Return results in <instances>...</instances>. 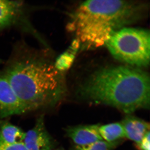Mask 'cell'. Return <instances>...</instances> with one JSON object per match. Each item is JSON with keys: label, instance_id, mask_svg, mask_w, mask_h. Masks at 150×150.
<instances>
[{"label": "cell", "instance_id": "obj_1", "mask_svg": "<svg viewBox=\"0 0 150 150\" xmlns=\"http://www.w3.org/2000/svg\"><path fill=\"white\" fill-rule=\"evenodd\" d=\"M3 74L28 111L53 107L67 92L63 72L47 56L38 52L20 51Z\"/></svg>", "mask_w": 150, "mask_h": 150}, {"label": "cell", "instance_id": "obj_2", "mask_svg": "<svg viewBox=\"0 0 150 150\" xmlns=\"http://www.w3.org/2000/svg\"><path fill=\"white\" fill-rule=\"evenodd\" d=\"M79 93L90 102L130 114L149 108V76L130 66L105 67L90 75L80 86Z\"/></svg>", "mask_w": 150, "mask_h": 150}, {"label": "cell", "instance_id": "obj_3", "mask_svg": "<svg viewBox=\"0 0 150 150\" xmlns=\"http://www.w3.org/2000/svg\"><path fill=\"white\" fill-rule=\"evenodd\" d=\"M147 7L137 1H85L74 11L67 28L80 46L97 48L105 45L117 30L139 20Z\"/></svg>", "mask_w": 150, "mask_h": 150}, {"label": "cell", "instance_id": "obj_4", "mask_svg": "<svg viewBox=\"0 0 150 150\" xmlns=\"http://www.w3.org/2000/svg\"><path fill=\"white\" fill-rule=\"evenodd\" d=\"M150 38L149 30L124 27L113 33L105 45L118 61L147 67L150 63Z\"/></svg>", "mask_w": 150, "mask_h": 150}, {"label": "cell", "instance_id": "obj_5", "mask_svg": "<svg viewBox=\"0 0 150 150\" xmlns=\"http://www.w3.org/2000/svg\"><path fill=\"white\" fill-rule=\"evenodd\" d=\"M27 112L5 76L0 74V118Z\"/></svg>", "mask_w": 150, "mask_h": 150}, {"label": "cell", "instance_id": "obj_6", "mask_svg": "<svg viewBox=\"0 0 150 150\" xmlns=\"http://www.w3.org/2000/svg\"><path fill=\"white\" fill-rule=\"evenodd\" d=\"M23 143L27 150H51L54 140L46 130L43 116L37 119L33 129L25 133Z\"/></svg>", "mask_w": 150, "mask_h": 150}, {"label": "cell", "instance_id": "obj_7", "mask_svg": "<svg viewBox=\"0 0 150 150\" xmlns=\"http://www.w3.org/2000/svg\"><path fill=\"white\" fill-rule=\"evenodd\" d=\"M99 126L91 125L70 127L67 129V134L76 146H86L103 140L99 132Z\"/></svg>", "mask_w": 150, "mask_h": 150}, {"label": "cell", "instance_id": "obj_8", "mask_svg": "<svg viewBox=\"0 0 150 150\" xmlns=\"http://www.w3.org/2000/svg\"><path fill=\"white\" fill-rule=\"evenodd\" d=\"M23 5L20 1L0 0V30L18 23L23 14Z\"/></svg>", "mask_w": 150, "mask_h": 150}, {"label": "cell", "instance_id": "obj_9", "mask_svg": "<svg viewBox=\"0 0 150 150\" xmlns=\"http://www.w3.org/2000/svg\"><path fill=\"white\" fill-rule=\"evenodd\" d=\"M121 124L126 137L135 142L137 145L139 144L145 134L150 130L149 123L132 115L126 116Z\"/></svg>", "mask_w": 150, "mask_h": 150}, {"label": "cell", "instance_id": "obj_10", "mask_svg": "<svg viewBox=\"0 0 150 150\" xmlns=\"http://www.w3.org/2000/svg\"><path fill=\"white\" fill-rule=\"evenodd\" d=\"M25 133L8 122L0 123V141L10 144L23 143Z\"/></svg>", "mask_w": 150, "mask_h": 150}, {"label": "cell", "instance_id": "obj_11", "mask_svg": "<svg viewBox=\"0 0 150 150\" xmlns=\"http://www.w3.org/2000/svg\"><path fill=\"white\" fill-rule=\"evenodd\" d=\"M99 132L103 140L109 143H115L116 141L126 137L123 126L120 123L100 126Z\"/></svg>", "mask_w": 150, "mask_h": 150}, {"label": "cell", "instance_id": "obj_12", "mask_svg": "<svg viewBox=\"0 0 150 150\" xmlns=\"http://www.w3.org/2000/svg\"><path fill=\"white\" fill-rule=\"evenodd\" d=\"M79 46V41L75 40L70 50L64 52L57 58L54 62V65L57 70L63 72L70 68L74 62L75 53Z\"/></svg>", "mask_w": 150, "mask_h": 150}, {"label": "cell", "instance_id": "obj_13", "mask_svg": "<svg viewBox=\"0 0 150 150\" xmlns=\"http://www.w3.org/2000/svg\"><path fill=\"white\" fill-rule=\"evenodd\" d=\"M114 144L100 140L86 146H76L74 150H111Z\"/></svg>", "mask_w": 150, "mask_h": 150}, {"label": "cell", "instance_id": "obj_14", "mask_svg": "<svg viewBox=\"0 0 150 150\" xmlns=\"http://www.w3.org/2000/svg\"><path fill=\"white\" fill-rule=\"evenodd\" d=\"M0 150H27L23 143L10 144L0 141Z\"/></svg>", "mask_w": 150, "mask_h": 150}, {"label": "cell", "instance_id": "obj_15", "mask_svg": "<svg viewBox=\"0 0 150 150\" xmlns=\"http://www.w3.org/2000/svg\"><path fill=\"white\" fill-rule=\"evenodd\" d=\"M137 146L140 150H150V131L146 133L139 144L137 145Z\"/></svg>", "mask_w": 150, "mask_h": 150}, {"label": "cell", "instance_id": "obj_16", "mask_svg": "<svg viewBox=\"0 0 150 150\" xmlns=\"http://www.w3.org/2000/svg\"><path fill=\"white\" fill-rule=\"evenodd\" d=\"M1 62H2L1 60V59H0V64H1Z\"/></svg>", "mask_w": 150, "mask_h": 150}, {"label": "cell", "instance_id": "obj_17", "mask_svg": "<svg viewBox=\"0 0 150 150\" xmlns=\"http://www.w3.org/2000/svg\"></svg>", "mask_w": 150, "mask_h": 150}]
</instances>
